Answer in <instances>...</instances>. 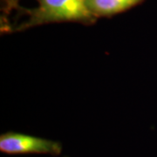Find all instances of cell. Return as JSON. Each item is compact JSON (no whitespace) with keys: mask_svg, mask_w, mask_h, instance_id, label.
Instances as JSON below:
<instances>
[{"mask_svg":"<svg viewBox=\"0 0 157 157\" xmlns=\"http://www.w3.org/2000/svg\"><path fill=\"white\" fill-rule=\"evenodd\" d=\"M144 0H86L92 14L96 17H109L138 6Z\"/></svg>","mask_w":157,"mask_h":157,"instance_id":"cell-3","label":"cell"},{"mask_svg":"<svg viewBox=\"0 0 157 157\" xmlns=\"http://www.w3.org/2000/svg\"><path fill=\"white\" fill-rule=\"evenodd\" d=\"M19 0H5V6L6 10H11V8L16 7Z\"/></svg>","mask_w":157,"mask_h":157,"instance_id":"cell-4","label":"cell"},{"mask_svg":"<svg viewBox=\"0 0 157 157\" xmlns=\"http://www.w3.org/2000/svg\"><path fill=\"white\" fill-rule=\"evenodd\" d=\"M0 151L9 155H59L62 144L56 140L25 135L16 132H7L0 135Z\"/></svg>","mask_w":157,"mask_h":157,"instance_id":"cell-2","label":"cell"},{"mask_svg":"<svg viewBox=\"0 0 157 157\" xmlns=\"http://www.w3.org/2000/svg\"><path fill=\"white\" fill-rule=\"evenodd\" d=\"M38 6L28 11L27 19L15 29L17 32L53 23L74 22L93 25L96 18L86 0H37Z\"/></svg>","mask_w":157,"mask_h":157,"instance_id":"cell-1","label":"cell"}]
</instances>
